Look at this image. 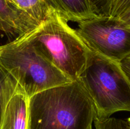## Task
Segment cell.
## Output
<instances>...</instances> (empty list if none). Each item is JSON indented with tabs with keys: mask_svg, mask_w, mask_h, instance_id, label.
Wrapping results in <instances>:
<instances>
[{
	"mask_svg": "<svg viewBox=\"0 0 130 129\" xmlns=\"http://www.w3.org/2000/svg\"><path fill=\"white\" fill-rule=\"evenodd\" d=\"M114 0H93L100 16H109Z\"/></svg>",
	"mask_w": 130,
	"mask_h": 129,
	"instance_id": "cell-13",
	"label": "cell"
},
{
	"mask_svg": "<svg viewBox=\"0 0 130 129\" xmlns=\"http://www.w3.org/2000/svg\"><path fill=\"white\" fill-rule=\"evenodd\" d=\"M77 24L76 30L91 51L118 62L130 56V28L118 19L98 16Z\"/></svg>",
	"mask_w": 130,
	"mask_h": 129,
	"instance_id": "cell-5",
	"label": "cell"
},
{
	"mask_svg": "<svg viewBox=\"0 0 130 129\" xmlns=\"http://www.w3.org/2000/svg\"><path fill=\"white\" fill-rule=\"evenodd\" d=\"M39 23L7 0H0V30L9 39L19 37L39 25Z\"/></svg>",
	"mask_w": 130,
	"mask_h": 129,
	"instance_id": "cell-6",
	"label": "cell"
},
{
	"mask_svg": "<svg viewBox=\"0 0 130 129\" xmlns=\"http://www.w3.org/2000/svg\"><path fill=\"white\" fill-rule=\"evenodd\" d=\"M130 7V0H114L111 5L109 16L117 18Z\"/></svg>",
	"mask_w": 130,
	"mask_h": 129,
	"instance_id": "cell-12",
	"label": "cell"
},
{
	"mask_svg": "<svg viewBox=\"0 0 130 129\" xmlns=\"http://www.w3.org/2000/svg\"><path fill=\"white\" fill-rule=\"evenodd\" d=\"M67 21L80 22L100 16L93 0H46Z\"/></svg>",
	"mask_w": 130,
	"mask_h": 129,
	"instance_id": "cell-8",
	"label": "cell"
},
{
	"mask_svg": "<svg viewBox=\"0 0 130 129\" xmlns=\"http://www.w3.org/2000/svg\"><path fill=\"white\" fill-rule=\"evenodd\" d=\"M120 64L122 69L130 80V56L122 60L120 62Z\"/></svg>",
	"mask_w": 130,
	"mask_h": 129,
	"instance_id": "cell-15",
	"label": "cell"
},
{
	"mask_svg": "<svg viewBox=\"0 0 130 129\" xmlns=\"http://www.w3.org/2000/svg\"><path fill=\"white\" fill-rule=\"evenodd\" d=\"M19 86L16 80L0 64V127L6 105Z\"/></svg>",
	"mask_w": 130,
	"mask_h": 129,
	"instance_id": "cell-10",
	"label": "cell"
},
{
	"mask_svg": "<svg viewBox=\"0 0 130 129\" xmlns=\"http://www.w3.org/2000/svg\"><path fill=\"white\" fill-rule=\"evenodd\" d=\"M117 19H118L123 25L130 28V7L119 17L117 18Z\"/></svg>",
	"mask_w": 130,
	"mask_h": 129,
	"instance_id": "cell-14",
	"label": "cell"
},
{
	"mask_svg": "<svg viewBox=\"0 0 130 129\" xmlns=\"http://www.w3.org/2000/svg\"><path fill=\"white\" fill-rule=\"evenodd\" d=\"M40 24L53 11L46 0H7Z\"/></svg>",
	"mask_w": 130,
	"mask_h": 129,
	"instance_id": "cell-9",
	"label": "cell"
},
{
	"mask_svg": "<svg viewBox=\"0 0 130 129\" xmlns=\"http://www.w3.org/2000/svg\"><path fill=\"white\" fill-rule=\"evenodd\" d=\"M29 97L20 85L8 102L0 129H28Z\"/></svg>",
	"mask_w": 130,
	"mask_h": 129,
	"instance_id": "cell-7",
	"label": "cell"
},
{
	"mask_svg": "<svg viewBox=\"0 0 130 129\" xmlns=\"http://www.w3.org/2000/svg\"></svg>",
	"mask_w": 130,
	"mask_h": 129,
	"instance_id": "cell-18",
	"label": "cell"
},
{
	"mask_svg": "<svg viewBox=\"0 0 130 129\" xmlns=\"http://www.w3.org/2000/svg\"><path fill=\"white\" fill-rule=\"evenodd\" d=\"M88 129H93V128H92V126H90V127H89V128H88Z\"/></svg>",
	"mask_w": 130,
	"mask_h": 129,
	"instance_id": "cell-17",
	"label": "cell"
},
{
	"mask_svg": "<svg viewBox=\"0 0 130 129\" xmlns=\"http://www.w3.org/2000/svg\"><path fill=\"white\" fill-rule=\"evenodd\" d=\"M0 64L16 80L29 98L46 89L72 82L25 34L0 46Z\"/></svg>",
	"mask_w": 130,
	"mask_h": 129,
	"instance_id": "cell-3",
	"label": "cell"
},
{
	"mask_svg": "<svg viewBox=\"0 0 130 129\" xmlns=\"http://www.w3.org/2000/svg\"><path fill=\"white\" fill-rule=\"evenodd\" d=\"M127 121H128V124H129V128H130V118H129L127 120Z\"/></svg>",
	"mask_w": 130,
	"mask_h": 129,
	"instance_id": "cell-16",
	"label": "cell"
},
{
	"mask_svg": "<svg viewBox=\"0 0 130 129\" xmlns=\"http://www.w3.org/2000/svg\"><path fill=\"white\" fill-rule=\"evenodd\" d=\"M25 35L71 80H79L93 52L68 21L53 11Z\"/></svg>",
	"mask_w": 130,
	"mask_h": 129,
	"instance_id": "cell-2",
	"label": "cell"
},
{
	"mask_svg": "<svg viewBox=\"0 0 130 129\" xmlns=\"http://www.w3.org/2000/svg\"><path fill=\"white\" fill-rule=\"evenodd\" d=\"M95 129H130L127 120L116 118H97L94 120Z\"/></svg>",
	"mask_w": 130,
	"mask_h": 129,
	"instance_id": "cell-11",
	"label": "cell"
},
{
	"mask_svg": "<svg viewBox=\"0 0 130 129\" xmlns=\"http://www.w3.org/2000/svg\"><path fill=\"white\" fill-rule=\"evenodd\" d=\"M79 80L93 103L96 118L130 112V80L120 62L93 53Z\"/></svg>",
	"mask_w": 130,
	"mask_h": 129,
	"instance_id": "cell-4",
	"label": "cell"
},
{
	"mask_svg": "<svg viewBox=\"0 0 130 129\" xmlns=\"http://www.w3.org/2000/svg\"><path fill=\"white\" fill-rule=\"evenodd\" d=\"M28 129H88L95 106L79 80L48 89L29 98Z\"/></svg>",
	"mask_w": 130,
	"mask_h": 129,
	"instance_id": "cell-1",
	"label": "cell"
}]
</instances>
